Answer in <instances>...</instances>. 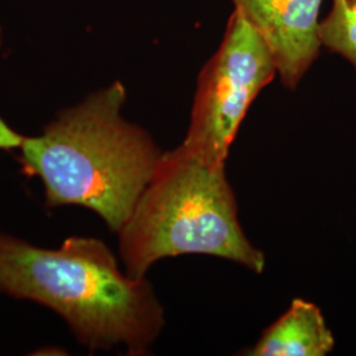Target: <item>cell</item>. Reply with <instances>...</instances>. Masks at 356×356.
Wrapping results in <instances>:
<instances>
[{
  "instance_id": "obj_2",
  "label": "cell",
  "mask_w": 356,
  "mask_h": 356,
  "mask_svg": "<svg viewBox=\"0 0 356 356\" xmlns=\"http://www.w3.org/2000/svg\"><path fill=\"white\" fill-rule=\"evenodd\" d=\"M120 81L57 115L19 151L23 173L41 179L51 207L81 206L119 232L163 151L148 131L123 118Z\"/></svg>"
},
{
  "instance_id": "obj_7",
  "label": "cell",
  "mask_w": 356,
  "mask_h": 356,
  "mask_svg": "<svg viewBox=\"0 0 356 356\" xmlns=\"http://www.w3.org/2000/svg\"><path fill=\"white\" fill-rule=\"evenodd\" d=\"M319 40L356 70V0H332L330 13L319 22Z\"/></svg>"
},
{
  "instance_id": "obj_6",
  "label": "cell",
  "mask_w": 356,
  "mask_h": 356,
  "mask_svg": "<svg viewBox=\"0 0 356 356\" xmlns=\"http://www.w3.org/2000/svg\"><path fill=\"white\" fill-rule=\"evenodd\" d=\"M335 347L318 306L294 298L291 306L244 354L250 356H325Z\"/></svg>"
},
{
  "instance_id": "obj_3",
  "label": "cell",
  "mask_w": 356,
  "mask_h": 356,
  "mask_svg": "<svg viewBox=\"0 0 356 356\" xmlns=\"http://www.w3.org/2000/svg\"><path fill=\"white\" fill-rule=\"evenodd\" d=\"M118 236L132 277H147L157 261L185 254L225 259L257 275L267 264L243 231L226 165L204 161L182 144L163 151Z\"/></svg>"
},
{
  "instance_id": "obj_4",
  "label": "cell",
  "mask_w": 356,
  "mask_h": 356,
  "mask_svg": "<svg viewBox=\"0 0 356 356\" xmlns=\"http://www.w3.org/2000/svg\"><path fill=\"white\" fill-rule=\"evenodd\" d=\"M276 76L266 42L234 8L219 48L200 72L181 144L204 161L226 165L250 107Z\"/></svg>"
},
{
  "instance_id": "obj_5",
  "label": "cell",
  "mask_w": 356,
  "mask_h": 356,
  "mask_svg": "<svg viewBox=\"0 0 356 356\" xmlns=\"http://www.w3.org/2000/svg\"><path fill=\"white\" fill-rule=\"evenodd\" d=\"M270 51L285 89L294 90L321 53L323 0H231Z\"/></svg>"
},
{
  "instance_id": "obj_8",
  "label": "cell",
  "mask_w": 356,
  "mask_h": 356,
  "mask_svg": "<svg viewBox=\"0 0 356 356\" xmlns=\"http://www.w3.org/2000/svg\"><path fill=\"white\" fill-rule=\"evenodd\" d=\"M0 44H1V32H0ZM26 136L16 132L0 118V151H13L19 149Z\"/></svg>"
},
{
  "instance_id": "obj_1",
  "label": "cell",
  "mask_w": 356,
  "mask_h": 356,
  "mask_svg": "<svg viewBox=\"0 0 356 356\" xmlns=\"http://www.w3.org/2000/svg\"><path fill=\"white\" fill-rule=\"evenodd\" d=\"M0 293L45 306L91 353L149 354L165 310L147 277L122 270L106 243L70 236L44 248L0 232Z\"/></svg>"
}]
</instances>
